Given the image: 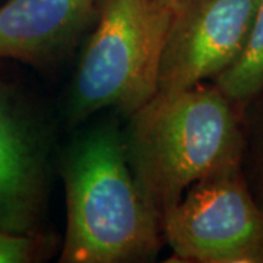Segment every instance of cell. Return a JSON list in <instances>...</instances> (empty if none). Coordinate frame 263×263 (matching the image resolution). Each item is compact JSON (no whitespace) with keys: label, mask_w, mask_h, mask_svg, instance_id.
I'll return each instance as SVG.
<instances>
[{"label":"cell","mask_w":263,"mask_h":263,"mask_svg":"<svg viewBox=\"0 0 263 263\" xmlns=\"http://www.w3.org/2000/svg\"><path fill=\"white\" fill-rule=\"evenodd\" d=\"M171 15L158 0H98L66 95L69 126L103 110L129 117L157 94Z\"/></svg>","instance_id":"3957f363"},{"label":"cell","mask_w":263,"mask_h":263,"mask_svg":"<svg viewBox=\"0 0 263 263\" xmlns=\"http://www.w3.org/2000/svg\"><path fill=\"white\" fill-rule=\"evenodd\" d=\"M57 160L47 111L0 70V231L43 228Z\"/></svg>","instance_id":"5b68a950"},{"label":"cell","mask_w":263,"mask_h":263,"mask_svg":"<svg viewBox=\"0 0 263 263\" xmlns=\"http://www.w3.org/2000/svg\"><path fill=\"white\" fill-rule=\"evenodd\" d=\"M259 0H181L173 10L158 70L160 94L215 81L240 57Z\"/></svg>","instance_id":"8992f818"},{"label":"cell","mask_w":263,"mask_h":263,"mask_svg":"<svg viewBox=\"0 0 263 263\" xmlns=\"http://www.w3.org/2000/svg\"><path fill=\"white\" fill-rule=\"evenodd\" d=\"M173 260L190 263H263V205L243 164L196 181L162 216Z\"/></svg>","instance_id":"277c9868"},{"label":"cell","mask_w":263,"mask_h":263,"mask_svg":"<svg viewBox=\"0 0 263 263\" xmlns=\"http://www.w3.org/2000/svg\"><path fill=\"white\" fill-rule=\"evenodd\" d=\"M126 157L133 179L161 218L196 181L243 164L245 132L237 105L214 85L157 92L126 117Z\"/></svg>","instance_id":"7a4b0ae2"},{"label":"cell","mask_w":263,"mask_h":263,"mask_svg":"<svg viewBox=\"0 0 263 263\" xmlns=\"http://www.w3.org/2000/svg\"><path fill=\"white\" fill-rule=\"evenodd\" d=\"M98 0H8L0 6V60L37 69L62 63L89 32Z\"/></svg>","instance_id":"52a82bcc"},{"label":"cell","mask_w":263,"mask_h":263,"mask_svg":"<svg viewBox=\"0 0 263 263\" xmlns=\"http://www.w3.org/2000/svg\"><path fill=\"white\" fill-rule=\"evenodd\" d=\"M60 247V237L43 228L31 233L0 231V263L46 262Z\"/></svg>","instance_id":"9c48e42d"},{"label":"cell","mask_w":263,"mask_h":263,"mask_svg":"<svg viewBox=\"0 0 263 263\" xmlns=\"http://www.w3.org/2000/svg\"><path fill=\"white\" fill-rule=\"evenodd\" d=\"M66 193L62 263H142L164 246L162 218L133 179L123 129L101 120L76 132L59 154Z\"/></svg>","instance_id":"6da1fadb"},{"label":"cell","mask_w":263,"mask_h":263,"mask_svg":"<svg viewBox=\"0 0 263 263\" xmlns=\"http://www.w3.org/2000/svg\"><path fill=\"white\" fill-rule=\"evenodd\" d=\"M254 196L263 205V116L254 138Z\"/></svg>","instance_id":"30bf717a"},{"label":"cell","mask_w":263,"mask_h":263,"mask_svg":"<svg viewBox=\"0 0 263 263\" xmlns=\"http://www.w3.org/2000/svg\"><path fill=\"white\" fill-rule=\"evenodd\" d=\"M161 5H164L165 8H168V9L174 10L177 8V5H179L181 0H158Z\"/></svg>","instance_id":"8fae6325"},{"label":"cell","mask_w":263,"mask_h":263,"mask_svg":"<svg viewBox=\"0 0 263 263\" xmlns=\"http://www.w3.org/2000/svg\"><path fill=\"white\" fill-rule=\"evenodd\" d=\"M214 84L235 105L250 103L263 92V0L257 3L241 54Z\"/></svg>","instance_id":"ba28073f"}]
</instances>
